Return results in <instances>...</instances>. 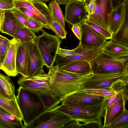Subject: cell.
<instances>
[{
  "label": "cell",
  "mask_w": 128,
  "mask_h": 128,
  "mask_svg": "<svg viewBox=\"0 0 128 128\" xmlns=\"http://www.w3.org/2000/svg\"></svg>",
  "instance_id": "6125c7cd"
},
{
  "label": "cell",
  "mask_w": 128,
  "mask_h": 128,
  "mask_svg": "<svg viewBox=\"0 0 128 128\" xmlns=\"http://www.w3.org/2000/svg\"><path fill=\"white\" fill-rule=\"evenodd\" d=\"M42 34L35 40L48 69L52 68L57 55V51L62 41L56 35L50 34L42 30Z\"/></svg>",
  "instance_id": "5b68a950"
},
{
  "label": "cell",
  "mask_w": 128,
  "mask_h": 128,
  "mask_svg": "<svg viewBox=\"0 0 128 128\" xmlns=\"http://www.w3.org/2000/svg\"><path fill=\"white\" fill-rule=\"evenodd\" d=\"M122 79L113 82L109 87V89L116 93H122L126 86L122 81Z\"/></svg>",
  "instance_id": "74e56055"
},
{
  "label": "cell",
  "mask_w": 128,
  "mask_h": 128,
  "mask_svg": "<svg viewBox=\"0 0 128 128\" xmlns=\"http://www.w3.org/2000/svg\"><path fill=\"white\" fill-rule=\"evenodd\" d=\"M126 101L128 99V86H126L124 88L122 93Z\"/></svg>",
  "instance_id": "f907efd6"
},
{
  "label": "cell",
  "mask_w": 128,
  "mask_h": 128,
  "mask_svg": "<svg viewBox=\"0 0 128 128\" xmlns=\"http://www.w3.org/2000/svg\"><path fill=\"white\" fill-rule=\"evenodd\" d=\"M9 40L4 37L0 43V58L2 62L5 55Z\"/></svg>",
  "instance_id": "60d3db41"
},
{
  "label": "cell",
  "mask_w": 128,
  "mask_h": 128,
  "mask_svg": "<svg viewBox=\"0 0 128 128\" xmlns=\"http://www.w3.org/2000/svg\"><path fill=\"white\" fill-rule=\"evenodd\" d=\"M104 101L98 104L79 106L62 104L51 110L59 111L79 122H86L95 120L102 121L105 111Z\"/></svg>",
  "instance_id": "3957f363"
},
{
  "label": "cell",
  "mask_w": 128,
  "mask_h": 128,
  "mask_svg": "<svg viewBox=\"0 0 128 128\" xmlns=\"http://www.w3.org/2000/svg\"><path fill=\"white\" fill-rule=\"evenodd\" d=\"M16 7L19 8H24L30 10L37 17L40 23L44 28L50 29L45 18L34 6L29 0H14Z\"/></svg>",
  "instance_id": "7402d4cb"
},
{
  "label": "cell",
  "mask_w": 128,
  "mask_h": 128,
  "mask_svg": "<svg viewBox=\"0 0 128 128\" xmlns=\"http://www.w3.org/2000/svg\"><path fill=\"white\" fill-rule=\"evenodd\" d=\"M122 80L126 86H128V76L122 79Z\"/></svg>",
  "instance_id": "db71d44e"
},
{
  "label": "cell",
  "mask_w": 128,
  "mask_h": 128,
  "mask_svg": "<svg viewBox=\"0 0 128 128\" xmlns=\"http://www.w3.org/2000/svg\"><path fill=\"white\" fill-rule=\"evenodd\" d=\"M89 62L93 74L128 73V56L114 58L101 51Z\"/></svg>",
  "instance_id": "277c9868"
},
{
  "label": "cell",
  "mask_w": 128,
  "mask_h": 128,
  "mask_svg": "<svg viewBox=\"0 0 128 128\" xmlns=\"http://www.w3.org/2000/svg\"><path fill=\"white\" fill-rule=\"evenodd\" d=\"M73 50L78 54L68 56V59L70 62L80 60L89 61L101 51L100 49H91L84 48L80 44Z\"/></svg>",
  "instance_id": "44dd1931"
},
{
  "label": "cell",
  "mask_w": 128,
  "mask_h": 128,
  "mask_svg": "<svg viewBox=\"0 0 128 128\" xmlns=\"http://www.w3.org/2000/svg\"><path fill=\"white\" fill-rule=\"evenodd\" d=\"M17 83L19 86L30 89L54 96L50 90L43 86L40 84L32 80L30 78H23L19 77Z\"/></svg>",
  "instance_id": "603a6c76"
},
{
  "label": "cell",
  "mask_w": 128,
  "mask_h": 128,
  "mask_svg": "<svg viewBox=\"0 0 128 128\" xmlns=\"http://www.w3.org/2000/svg\"><path fill=\"white\" fill-rule=\"evenodd\" d=\"M24 26L16 18L10 10H6L4 20L0 31L12 37L18 30Z\"/></svg>",
  "instance_id": "d6986e66"
},
{
  "label": "cell",
  "mask_w": 128,
  "mask_h": 128,
  "mask_svg": "<svg viewBox=\"0 0 128 128\" xmlns=\"http://www.w3.org/2000/svg\"><path fill=\"white\" fill-rule=\"evenodd\" d=\"M16 101L22 114L24 128L46 111L39 92L19 86Z\"/></svg>",
  "instance_id": "6da1fadb"
},
{
  "label": "cell",
  "mask_w": 128,
  "mask_h": 128,
  "mask_svg": "<svg viewBox=\"0 0 128 128\" xmlns=\"http://www.w3.org/2000/svg\"><path fill=\"white\" fill-rule=\"evenodd\" d=\"M96 7L95 0L92 2L88 6L85 7L87 15H90L93 14L95 12Z\"/></svg>",
  "instance_id": "bcb514c9"
},
{
  "label": "cell",
  "mask_w": 128,
  "mask_h": 128,
  "mask_svg": "<svg viewBox=\"0 0 128 128\" xmlns=\"http://www.w3.org/2000/svg\"><path fill=\"white\" fill-rule=\"evenodd\" d=\"M96 7L92 14L87 15L88 21L108 31L112 14L114 10L112 0H95Z\"/></svg>",
  "instance_id": "ba28073f"
},
{
  "label": "cell",
  "mask_w": 128,
  "mask_h": 128,
  "mask_svg": "<svg viewBox=\"0 0 128 128\" xmlns=\"http://www.w3.org/2000/svg\"><path fill=\"white\" fill-rule=\"evenodd\" d=\"M69 0L70 1V0ZM78 0V1H80L82 2H84V0Z\"/></svg>",
  "instance_id": "91938a15"
},
{
  "label": "cell",
  "mask_w": 128,
  "mask_h": 128,
  "mask_svg": "<svg viewBox=\"0 0 128 128\" xmlns=\"http://www.w3.org/2000/svg\"><path fill=\"white\" fill-rule=\"evenodd\" d=\"M122 94L121 93H117L116 94L110 98L104 100V102L105 110L118 99L120 97Z\"/></svg>",
  "instance_id": "b9f144b4"
},
{
  "label": "cell",
  "mask_w": 128,
  "mask_h": 128,
  "mask_svg": "<svg viewBox=\"0 0 128 128\" xmlns=\"http://www.w3.org/2000/svg\"><path fill=\"white\" fill-rule=\"evenodd\" d=\"M88 93L102 96L106 99L108 98L117 93L109 89H83Z\"/></svg>",
  "instance_id": "836d02e7"
},
{
  "label": "cell",
  "mask_w": 128,
  "mask_h": 128,
  "mask_svg": "<svg viewBox=\"0 0 128 128\" xmlns=\"http://www.w3.org/2000/svg\"><path fill=\"white\" fill-rule=\"evenodd\" d=\"M16 18L24 25L27 27L28 17L22 12L19 8H15L10 10Z\"/></svg>",
  "instance_id": "d590c367"
},
{
  "label": "cell",
  "mask_w": 128,
  "mask_h": 128,
  "mask_svg": "<svg viewBox=\"0 0 128 128\" xmlns=\"http://www.w3.org/2000/svg\"><path fill=\"white\" fill-rule=\"evenodd\" d=\"M22 120L0 106V128H23Z\"/></svg>",
  "instance_id": "ffe728a7"
},
{
  "label": "cell",
  "mask_w": 128,
  "mask_h": 128,
  "mask_svg": "<svg viewBox=\"0 0 128 128\" xmlns=\"http://www.w3.org/2000/svg\"><path fill=\"white\" fill-rule=\"evenodd\" d=\"M112 39L114 41L128 46V16L120 29L116 34L113 35Z\"/></svg>",
  "instance_id": "83f0119b"
},
{
  "label": "cell",
  "mask_w": 128,
  "mask_h": 128,
  "mask_svg": "<svg viewBox=\"0 0 128 128\" xmlns=\"http://www.w3.org/2000/svg\"><path fill=\"white\" fill-rule=\"evenodd\" d=\"M6 10H0V31L4 20Z\"/></svg>",
  "instance_id": "681fc988"
},
{
  "label": "cell",
  "mask_w": 128,
  "mask_h": 128,
  "mask_svg": "<svg viewBox=\"0 0 128 128\" xmlns=\"http://www.w3.org/2000/svg\"><path fill=\"white\" fill-rule=\"evenodd\" d=\"M128 128V111L127 110L104 128Z\"/></svg>",
  "instance_id": "f546056e"
},
{
  "label": "cell",
  "mask_w": 128,
  "mask_h": 128,
  "mask_svg": "<svg viewBox=\"0 0 128 128\" xmlns=\"http://www.w3.org/2000/svg\"><path fill=\"white\" fill-rule=\"evenodd\" d=\"M0 85L10 100L16 101L15 94V87L8 76L0 73Z\"/></svg>",
  "instance_id": "d4e9b609"
},
{
  "label": "cell",
  "mask_w": 128,
  "mask_h": 128,
  "mask_svg": "<svg viewBox=\"0 0 128 128\" xmlns=\"http://www.w3.org/2000/svg\"><path fill=\"white\" fill-rule=\"evenodd\" d=\"M57 3L60 5L66 4L70 1L69 0H56Z\"/></svg>",
  "instance_id": "816d5d0a"
},
{
  "label": "cell",
  "mask_w": 128,
  "mask_h": 128,
  "mask_svg": "<svg viewBox=\"0 0 128 128\" xmlns=\"http://www.w3.org/2000/svg\"><path fill=\"white\" fill-rule=\"evenodd\" d=\"M102 126L101 121L95 120L80 124V128H101Z\"/></svg>",
  "instance_id": "ab89813d"
},
{
  "label": "cell",
  "mask_w": 128,
  "mask_h": 128,
  "mask_svg": "<svg viewBox=\"0 0 128 128\" xmlns=\"http://www.w3.org/2000/svg\"><path fill=\"white\" fill-rule=\"evenodd\" d=\"M59 69L82 76L93 74L90 64L88 61L86 60L73 61L59 67Z\"/></svg>",
  "instance_id": "ac0fdd59"
},
{
  "label": "cell",
  "mask_w": 128,
  "mask_h": 128,
  "mask_svg": "<svg viewBox=\"0 0 128 128\" xmlns=\"http://www.w3.org/2000/svg\"><path fill=\"white\" fill-rule=\"evenodd\" d=\"M27 27L35 33L42 31L44 26L40 22L34 19L28 18Z\"/></svg>",
  "instance_id": "8d00e7d4"
},
{
  "label": "cell",
  "mask_w": 128,
  "mask_h": 128,
  "mask_svg": "<svg viewBox=\"0 0 128 128\" xmlns=\"http://www.w3.org/2000/svg\"><path fill=\"white\" fill-rule=\"evenodd\" d=\"M19 9L29 18L34 19L40 23L36 16L30 10L24 8Z\"/></svg>",
  "instance_id": "ee69618b"
},
{
  "label": "cell",
  "mask_w": 128,
  "mask_h": 128,
  "mask_svg": "<svg viewBox=\"0 0 128 128\" xmlns=\"http://www.w3.org/2000/svg\"><path fill=\"white\" fill-rule=\"evenodd\" d=\"M31 1H39L41 2H48L50 0H29Z\"/></svg>",
  "instance_id": "9f6ffc18"
},
{
  "label": "cell",
  "mask_w": 128,
  "mask_h": 128,
  "mask_svg": "<svg viewBox=\"0 0 128 128\" xmlns=\"http://www.w3.org/2000/svg\"><path fill=\"white\" fill-rule=\"evenodd\" d=\"M128 0L112 12L108 28L113 35L118 31L124 24L128 16Z\"/></svg>",
  "instance_id": "9a60e30c"
},
{
  "label": "cell",
  "mask_w": 128,
  "mask_h": 128,
  "mask_svg": "<svg viewBox=\"0 0 128 128\" xmlns=\"http://www.w3.org/2000/svg\"><path fill=\"white\" fill-rule=\"evenodd\" d=\"M0 98H2L4 100H9V99H8L7 98H6L3 95H2V94H1L0 93Z\"/></svg>",
  "instance_id": "6f0895ef"
},
{
  "label": "cell",
  "mask_w": 128,
  "mask_h": 128,
  "mask_svg": "<svg viewBox=\"0 0 128 128\" xmlns=\"http://www.w3.org/2000/svg\"><path fill=\"white\" fill-rule=\"evenodd\" d=\"M84 3L85 4V6L86 7L88 6L89 4L92 2L94 1V0H84Z\"/></svg>",
  "instance_id": "11a10c76"
},
{
  "label": "cell",
  "mask_w": 128,
  "mask_h": 128,
  "mask_svg": "<svg viewBox=\"0 0 128 128\" xmlns=\"http://www.w3.org/2000/svg\"><path fill=\"white\" fill-rule=\"evenodd\" d=\"M44 65V59L34 40L31 44L28 52V78H32L36 75L45 74L43 69Z\"/></svg>",
  "instance_id": "4fadbf2b"
},
{
  "label": "cell",
  "mask_w": 128,
  "mask_h": 128,
  "mask_svg": "<svg viewBox=\"0 0 128 128\" xmlns=\"http://www.w3.org/2000/svg\"><path fill=\"white\" fill-rule=\"evenodd\" d=\"M12 37L19 40L21 42L34 41L37 36L27 27L24 26L18 30Z\"/></svg>",
  "instance_id": "4316f807"
},
{
  "label": "cell",
  "mask_w": 128,
  "mask_h": 128,
  "mask_svg": "<svg viewBox=\"0 0 128 128\" xmlns=\"http://www.w3.org/2000/svg\"><path fill=\"white\" fill-rule=\"evenodd\" d=\"M126 102L122 94L118 99L105 110L104 124L102 128H104L126 110L125 107Z\"/></svg>",
  "instance_id": "2e32d148"
},
{
  "label": "cell",
  "mask_w": 128,
  "mask_h": 128,
  "mask_svg": "<svg viewBox=\"0 0 128 128\" xmlns=\"http://www.w3.org/2000/svg\"><path fill=\"white\" fill-rule=\"evenodd\" d=\"M2 62V61L1 59V58H0V67L1 65Z\"/></svg>",
  "instance_id": "94428289"
},
{
  "label": "cell",
  "mask_w": 128,
  "mask_h": 128,
  "mask_svg": "<svg viewBox=\"0 0 128 128\" xmlns=\"http://www.w3.org/2000/svg\"><path fill=\"white\" fill-rule=\"evenodd\" d=\"M20 43L18 39L14 38L9 40L6 52L0 67L7 76L15 77L18 75L16 62V54Z\"/></svg>",
  "instance_id": "30bf717a"
},
{
  "label": "cell",
  "mask_w": 128,
  "mask_h": 128,
  "mask_svg": "<svg viewBox=\"0 0 128 128\" xmlns=\"http://www.w3.org/2000/svg\"><path fill=\"white\" fill-rule=\"evenodd\" d=\"M105 99L103 96L89 94L82 90L68 95L61 102L62 104L79 106L98 104Z\"/></svg>",
  "instance_id": "7c38bea8"
},
{
  "label": "cell",
  "mask_w": 128,
  "mask_h": 128,
  "mask_svg": "<svg viewBox=\"0 0 128 128\" xmlns=\"http://www.w3.org/2000/svg\"><path fill=\"white\" fill-rule=\"evenodd\" d=\"M92 75L82 76L58 69L50 82V90L61 102L68 95L82 90L81 84Z\"/></svg>",
  "instance_id": "7a4b0ae2"
},
{
  "label": "cell",
  "mask_w": 128,
  "mask_h": 128,
  "mask_svg": "<svg viewBox=\"0 0 128 128\" xmlns=\"http://www.w3.org/2000/svg\"><path fill=\"white\" fill-rule=\"evenodd\" d=\"M4 37L0 34V43L2 40H3Z\"/></svg>",
  "instance_id": "680465c9"
},
{
  "label": "cell",
  "mask_w": 128,
  "mask_h": 128,
  "mask_svg": "<svg viewBox=\"0 0 128 128\" xmlns=\"http://www.w3.org/2000/svg\"><path fill=\"white\" fill-rule=\"evenodd\" d=\"M57 54V55L58 56L64 57L78 54L75 52L73 49L66 50L61 48L60 47L58 49Z\"/></svg>",
  "instance_id": "7bdbcfd3"
},
{
  "label": "cell",
  "mask_w": 128,
  "mask_h": 128,
  "mask_svg": "<svg viewBox=\"0 0 128 128\" xmlns=\"http://www.w3.org/2000/svg\"><path fill=\"white\" fill-rule=\"evenodd\" d=\"M83 22L104 36L107 40L111 39L113 34L110 31L88 20L86 18Z\"/></svg>",
  "instance_id": "e575fe53"
},
{
  "label": "cell",
  "mask_w": 128,
  "mask_h": 128,
  "mask_svg": "<svg viewBox=\"0 0 128 128\" xmlns=\"http://www.w3.org/2000/svg\"><path fill=\"white\" fill-rule=\"evenodd\" d=\"M33 41L20 42L17 51L16 62V69L18 73L21 75L23 78H28V52Z\"/></svg>",
  "instance_id": "5bb4252c"
},
{
  "label": "cell",
  "mask_w": 128,
  "mask_h": 128,
  "mask_svg": "<svg viewBox=\"0 0 128 128\" xmlns=\"http://www.w3.org/2000/svg\"><path fill=\"white\" fill-rule=\"evenodd\" d=\"M42 100L45 106L46 111L51 110L58 106L61 102L55 97L40 92Z\"/></svg>",
  "instance_id": "1f68e13d"
},
{
  "label": "cell",
  "mask_w": 128,
  "mask_h": 128,
  "mask_svg": "<svg viewBox=\"0 0 128 128\" xmlns=\"http://www.w3.org/2000/svg\"><path fill=\"white\" fill-rule=\"evenodd\" d=\"M127 0H112L113 9H114L122 4Z\"/></svg>",
  "instance_id": "c3c4849f"
},
{
  "label": "cell",
  "mask_w": 128,
  "mask_h": 128,
  "mask_svg": "<svg viewBox=\"0 0 128 128\" xmlns=\"http://www.w3.org/2000/svg\"><path fill=\"white\" fill-rule=\"evenodd\" d=\"M80 124L78 121L72 119L66 125L65 128H80Z\"/></svg>",
  "instance_id": "7dc6e473"
},
{
  "label": "cell",
  "mask_w": 128,
  "mask_h": 128,
  "mask_svg": "<svg viewBox=\"0 0 128 128\" xmlns=\"http://www.w3.org/2000/svg\"><path fill=\"white\" fill-rule=\"evenodd\" d=\"M0 93L4 96L7 98L9 99V98L8 96L6 95L3 89L0 85Z\"/></svg>",
  "instance_id": "f5cc1de1"
},
{
  "label": "cell",
  "mask_w": 128,
  "mask_h": 128,
  "mask_svg": "<svg viewBox=\"0 0 128 128\" xmlns=\"http://www.w3.org/2000/svg\"><path fill=\"white\" fill-rule=\"evenodd\" d=\"M0 106L22 120V116L16 101L0 98Z\"/></svg>",
  "instance_id": "484cf974"
},
{
  "label": "cell",
  "mask_w": 128,
  "mask_h": 128,
  "mask_svg": "<svg viewBox=\"0 0 128 128\" xmlns=\"http://www.w3.org/2000/svg\"><path fill=\"white\" fill-rule=\"evenodd\" d=\"M32 2L34 6L44 17L51 30L52 17L48 6L45 2H43L35 1Z\"/></svg>",
  "instance_id": "4dcf8cb0"
},
{
  "label": "cell",
  "mask_w": 128,
  "mask_h": 128,
  "mask_svg": "<svg viewBox=\"0 0 128 128\" xmlns=\"http://www.w3.org/2000/svg\"><path fill=\"white\" fill-rule=\"evenodd\" d=\"M101 50L114 58L128 56V47L112 39L107 41Z\"/></svg>",
  "instance_id": "e0dca14e"
},
{
  "label": "cell",
  "mask_w": 128,
  "mask_h": 128,
  "mask_svg": "<svg viewBox=\"0 0 128 128\" xmlns=\"http://www.w3.org/2000/svg\"><path fill=\"white\" fill-rule=\"evenodd\" d=\"M48 8L50 12L55 17L64 29H65L64 20L61 9L56 0L50 1L48 4Z\"/></svg>",
  "instance_id": "f1b7e54d"
},
{
  "label": "cell",
  "mask_w": 128,
  "mask_h": 128,
  "mask_svg": "<svg viewBox=\"0 0 128 128\" xmlns=\"http://www.w3.org/2000/svg\"><path fill=\"white\" fill-rule=\"evenodd\" d=\"M81 37L79 44L84 48L100 49L107 41L105 38L83 21L80 24Z\"/></svg>",
  "instance_id": "9c48e42d"
},
{
  "label": "cell",
  "mask_w": 128,
  "mask_h": 128,
  "mask_svg": "<svg viewBox=\"0 0 128 128\" xmlns=\"http://www.w3.org/2000/svg\"><path fill=\"white\" fill-rule=\"evenodd\" d=\"M72 120L63 113L50 110L41 114L24 128H65Z\"/></svg>",
  "instance_id": "8992f818"
},
{
  "label": "cell",
  "mask_w": 128,
  "mask_h": 128,
  "mask_svg": "<svg viewBox=\"0 0 128 128\" xmlns=\"http://www.w3.org/2000/svg\"><path fill=\"white\" fill-rule=\"evenodd\" d=\"M59 68V66L56 65L49 69L47 74L37 75L30 78L42 86L50 90V82Z\"/></svg>",
  "instance_id": "cb8c5ba5"
},
{
  "label": "cell",
  "mask_w": 128,
  "mask_h": 128,
  "mask_svg": "<svg viewBox=\"0 0 128 128\" xmlns=\"http://www.w3.org/2000/svg\"><path fill=\"white\" fill-rule=\"evenodd\" d=\"M15 8L14 0H0V10H10Z\"/></svg>",
  "instance_id": "f35d334b"
},
{
  "label": "cell",
  "mask_w": 128,
  "mask_h": 128,
  "mask_svg": "<svg viewBox=\"0 0 128 128\" xmlns=\"http://www.w3.org/2000/svg\"><path fill=\"white\" fill-rule=\"evenodd\" d=\"M72 30L75 35L80 40L81 37V29L80 24H75L72 26Z\"/></svg>",
  "instance_id": "f6af8a7d"
},
{
  "label": "cell",
  "mask_w": 128,
  "mask_h": 128,
  "mask_svg": "<svg viewBox=\"0 0 128 128\" xmlns=\"http://www.w3.org/2000/svg\"><path fill=\"white\" fill-rule=\"evenodd\" d=\"M128 76V73L117 72L102 74H93L81 84L82 90L109 89L112 83Z\"/></svg>",
  "instance_id": "52a82bcc"
},
{
  "label": "cell",
  "mask_w": 128,
  "mask_h": 128,
  "mask_svg": "<svg viewBox=\"0 0 128 128\" xmlns=\"http://www.w3.org/2000/svg\"><path fill=\"white\" fill-rule=\"evenodd\" d=\"M66 5L64 17L69 24H80L86 18L87 13L84 2L72 0Z\"/></svg>",
  "instance_id": "8fae6325"
},
{
  "label": "cell",
  "mask_w": 128,
  "mask_h": 128,
  "mask_svg": "<svg viewBox=\"0 0 128 128\" xmlns=\"http://www.w3.org/2000/svg\"><path fill=\"white\" fill-rule=\"evenodd\" d=\"M50 13L52 17L51 30L54 32L56 36L59 38L62 39H66L67 34L66 31V30L64 29L55 17L50 12Z\"/></svg>",
  "instance_id": "d6a6232c"
}]
</instances>
